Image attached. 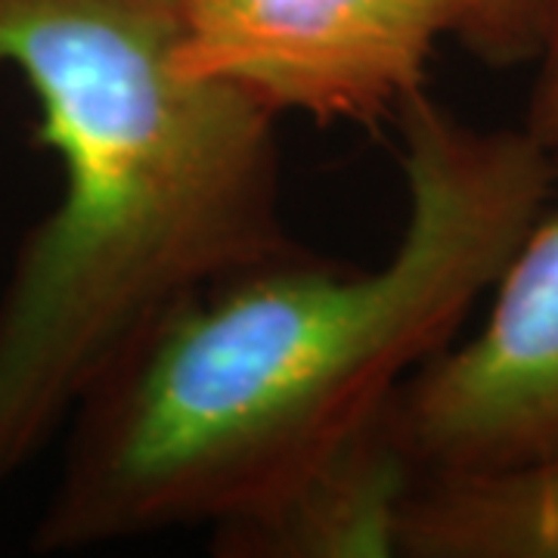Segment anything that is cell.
<instances>
[{
	"mask_svg": "<svg viewBox=\"0 0 558 558\" xmlns=\"http://www.w3.org/2000/svg\"><path fill=\"white\" fill-rule=\"evenodd\" d=\"M422 475H490L558 459V211L534 220L478 332L391 398Z\"/></svg>",
	"mask_w": 558,
	"mask_h": 558,
	"instance_id": "obj_4",
	"label": "cell"
},
{
	"mask_svg": "<svg viewBox=\"0 0 558 558\" xmlns=\"http://www.w3.org/2000/svg\"><path fill=\"white\" fill-rule=\"evenodd\" d=\"M38 102L62 190L0 295V481L178 301L301 255L277 116L178 65L165 0H0V69Z\"/></svg>",
	"mask_w": 558,
	"mask_h": 558,
	"instance_id": "obj_2",
	"label": "cell"
},
{
	"mask_svg": "<svg viewBox=\"0 0 558 558\" xmlns=\"http://www.w3.org/2000/svg\"><path fill=\"white\" fill-rule=\"evenodd\" d=\"M407 218L379 267L304 248L178 301L69 416L38 553L215 521L274 494L385 410L494 289L543 215L556 159L524 128L400 106Z\"/></svg>",
	"mask_w": 558,
	"mask_h": 558,
	"instance_id": "obj_1",
	"label": "cell"
},
{
	"mask_svg": "<svg viewBox=\"0 0 558 558\" xmlns=\"http://www.w3.org/2000/svg\"><path fill=\"white\" fill-rule=\"evenodd\" d=\"M400 558H558V459L490 475H422Z\"/></svg>",
	"mask_w": 558,
	"mask_h": 558,
	"instance_id": "obj_6",
	"label": "cell"
},
{
	"mask_svg": "<svg viewBox=\"0 0 558 558\" xmlns=\"http://www.w3.org/2000/svg\"><path fill=\"white\" fill-rule=\"evenodd\" d=\"M549 0H472L459 40L490 65H521L537 57Z\"/></svg>",
	"mask_w": 558,
	"mask_h": 558,
	"instance_id": "obj_7",
	"label": "cell"
},
{
	"mask_svg": "<svg viewBox=\"0 0 558 558\" xmlns=\"http://www.w3.org/2000/svg\"><path fill=\"white\" fill-rule=\"evenodd\" d=\"M178 65L260 109L376 128L425 87L472 0H165Z\"/></svg>",
	"mask_w": 558,
	"mask_h": 558,
	"instance_id": "obj_3",
	"label": "cell"
},
{
	"mask_svg": "<svg viewBox=\"0 0 558 558\" xmlns=\"http://www.w3.org/2000/svg\"><path fill=\"white\" fill-rule=\"evenodd\" d=\"M534 65H537V75H534L527 116L521 128L537 140L558 165V0H549Z\"/></svg>",
	"mask_w": 558,
	"mask_h": 558,
	"instance_id": "obj_8",
	"label": "cell"
},
{
	"mask_svg": "<svg viewBox=\"0 0 558 558\" xmlns=\"http://www.w3.org/2000/svg\"><path fill=\"white\" fill-rule=\"evenodd\" d=\"M422 469L391 400L274 494L211 524L220 558H391Z\"/></svg>",
	"mask_w": 558,
	"mask_h": 558,
	"instance_id": "obj_5",
	"label": "cell"
}]
</instances>
